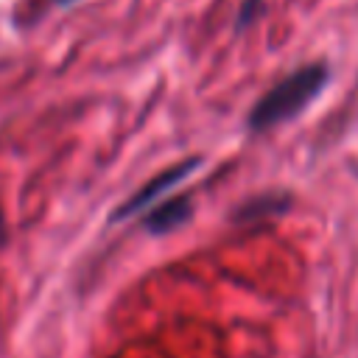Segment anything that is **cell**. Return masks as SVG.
Listing matches in <instances>:
<instances>
[{
	"mask_svg": "<svg viewBox=\"0 0 358 358\" xmlns=\"http://www.w3.org/2000/svg\"><path fill=\"white\" fill-rule=\"evenodd\" d=\"M187 218H190V199H187V196H179V199H168L165 204L154 207V210L145 215L143 227H145L148 232H154V235H162V232L176 229V227L185 224Z\"/></svg>",
	"mask_w": 358,
	"mask_h": 358,
	"instance_id": "3",
	"label": "cell"
},
{
	"mask_svg": "<svg viewBox=\"0 0 358 358\" xmlns=\"http://www.w3.org/2000/svg\"><path fill=\"white\" fill-rule=\"evenodd\" d=\"M260 11H263V0H246V3L241 6V14H238V28L255 22V20L260 17Z\"/></svg>",
	"mask_w": 358,
	"mask_h": 358,
	"instance_id": "5",
	"label": "cell"
},
{
	"mask_svg": "<svg viewBox=\"0 0 358 358\" xmlns=\"http://www.w3.org/2000/svg\"><path fill=\"white\" fill-rule=\"evenodd\" d=\"M291 196L288 193H277V190H271V193H260V196H255V199H249V201H243L238 210H235V218L238 221H255V218H266V215H280V213H285L288 207H291Z\"/></svg>",
	"mask_w": 358,
	"mask_h": 358,
	"instance_id": "4",
	"label": "cell"
},
{
	"mask_svg": "<svg viewBox=\"0 0 358 358\" xmlns=\"http://www.w3.org/2000/svg\"><path fill=\"white\" fill-rule=\"evenodd\" d=\"M0 241H3V215H0Z\"/></svg>",
	"mask_w": 358,
	"mask_h": 358,
	"instance_id": "6",
	"label": "cell"
},
{
	"mask_svg": "<svg viewBox=\"0 0 358 358\" xmlns=\"http://www.w3.org/2000/svg\"><path fill=\"white\" fill-rule=\"evenodd\" d=\"M196 165H199V159H185V162H179V165H173L171 171H165V173H159V176H154L151 182H145L117 213H115V221H123V218H129V215H134L137 210H143V207H148L159 193H165V190H171L173 185H179L182 179H187L193 171H196Z\"/></svg>",
	"mask_w": 358,
	"mask_h": 358,
	"instance_id": "2",
	"label": "cell"
},
{
	"mask_svg": "<svg viewBox=\"0 0 358 358\" xmlns=\"http://www.w3.org/2000/svg\"><path fill=\"white\" fill-rule=\"evenodd\" d=\"M59 3H64V0H59Z\"/></svg>",
	"mask_w": 358,
	"mask_h": 358,
	"instance_id": "7",
	"label": "cell"
},
{
	"mask_svg": "<svg viewBox=\"0 0 358 358\" xmlns=\"http://www.w3.org/2000/svg\"><path fill=\"white\" fill-rule=\"evenodd\" d=\"M327 81H330V67L324 62H310V64L288 73L252 106L249 120H246L249 129L266 131L271 126H280V123L296 117L319 98V92L327 87Z\"/></svg>",
	"mask_w": 358,
	"mask_h": 358,
	"instance_id": "1",
	"label": "cell"
}]
</instances>
